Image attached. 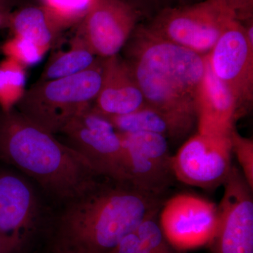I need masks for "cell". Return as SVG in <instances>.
I'll list each match as a JSON object with an SVG mask.
<instances>
[{
	"label": "cell",
	"instance_id": "19",
	"mask_svg": "<svg viewBox=\"0 0 253 253\" xmlns=\"http://www.w3.org/2000/svg\"><path fill=\"white\" fill-rule=\"evenodd\" d=\"M26 81L25 66L6 57L0 62V110L14 109L22 97Z\"/></svg>",
	"mask_w": 253,
	"mask_h": 253
},
{
	"label": "cell",
	"instance_id": "21",
	"mask_svg": "<svg viewBox=\"0 0 253 253\" xmlns=\"http://www.w3.org/2000/svg\"><path fill=\"white\" fill-rule=\"evenodd\" d=\"M96 0H41L42 5L70 27L80 23Z\"/></svg>",
	"mask_w": 253,
	"mask_h": 253
},
{
	"label": "cell",
	"instance_id": "17",
	"mask_svg": "<svg viewBox=\"0 0 253 253\" xmlns=\"http://www.w3.org/2000/svg\"><path fill=\"white\" fill-rule=\"evenodd\" d=\"M67 28L66 23L41 5L13 12L9 29L13 36L27 41L45 54Z\"/></svg>",
	"mask_w": 253,
	"mask_h": 253
},
{
	"label": "cell",
	"instance_id": "4",
	"mask_svg": "<svg viewBox=\"0 0 253 253\" xmlns=\"http://www.w3.org/2000/svg\"><path fill=\"white\" fill-rule=\"evenodd\" d=\"M105 59L98 57L83 72L36 82L26 89L15 109L53 134H59L79 113L92 106L104 77Z\"/></svg>",
	"mask_w": 253,
	"mask_h": 253
},
{
	"label": "cell",
	"instance_id": "5",
	"mask_svg": "<svg viewBox=\"0 0 253 253\" xmlns=\"http://www.w3.org/2000/svg\"><path fill=\"white\" fill-rule=\"evenodd\" d=\"M22 174L0 169V238L5 253H28L46 236L53 214Z\"/></svg>",
	"mask_w": 253,
	"mask_h": 253
},
{
	"label": "cell",
	"instance_id": "29",
	"mask_svg": "<svg viewBox=\"0 0 253 253\" xmlns=\"http://www.w3.org/2000/svg\"><path fill=\"white\" fill-rule=\"evenodd\" d=\"M0 54H1V43H0Z\"/></svg>",
	"mask_w": 253,
	"mask_h": 253
},
{
	"label": "cell",
	"instance_id": "13",
	"mask_svg": "<svg viewBox=\"0 0 253 253\" xmlns=\"http://www.w3.org/2000/svg\"><path fill=\"white\" fill-rule=\"evenodd\" d=\"M139 15L123 0H96L81 21L76 36L98 57L118 55L135 30Z\"/></svg>",
	"mask_w": 253,
	"mask_h": 253
},
{
	"label": "cell",
	"instance_id": "12",
	"mask_svg": "<svg viewBox=\"0 0 253 253\" xmlns=\"http://www.w3.org/2000/svg\"><path fill=\"white\" fill-rule=\"evenodd\" d=\"M207 55L213 73L234 95L239 117L253 100V47L241 21L231 20Z\"/></svg>",
	"mask_w": 253,
	"mask_h": 253
},
{
	"label": "cell",
	"instance_id": "2",
	"mask_svg": "<svg viewBox=\"0 0 253 253\" xmlns=\"http://www.w3.org/2000/svg\"><path fill=\"white\" fill-rule=\"evenodd\" d=\"M0 161L36 183L60 206L102 179L86 158L17 109L0 110Z\"/></svg>",
	"mask_w": 253,
	"mask_h": 253
},
{
	"label": "cell",
	"instance_id": "6",
	"mask_svg": "<svg viewBox=\"0 0 253 253\" xmlns=\"http://www.w3.org/2000/svg\"><path fill=\"white\" fill-rule=\"evenodd\" d=\"M234 18L230 10L217 0H205L164 9L146 26L168 41L206 55Z\"/></svg>",
	"mask_w": 253,
	"mask_h": 253
},
{
	"label": "cell",
	"instance_id": "27",
	"mask_svg": "<svg viewBox=\"0 0 253 253\" xmlns=\"http://www.w3.org/2000/svg\"><path fill=\"white\" fill-rule=\"evenodd\" d=\"M15 0H0V4L7 5L13 7Z\"/></svg>",
	"mask_w": 253,
	"mask_h": 253
},
{
	"label": "cell",
	"instance_id": "1",
	"mask_svg": "<svg viewBox=\"0 0 253 253\" xmlns=\"http://www.w3.org/2000/svg\"><path fill=\"white\" fill-rule=\"evenodd\" d=\"M166 199L130 181L102 178L53 213L46 234L49 253H109Z\"/></svg>",
	"mask_w": 253,
	"mask_h": 253
},
{
	"label": "cell",
	"instance_id": "8",
	"mask_svg": "<svg viewBox=\"0 0 253 253\" xmlns=\"http://www.w3.org/2000/svg\"><path fill=\"white\" fill-rule=\"evenodd\" d=\"M222 186L217 230L208 247L212 253H253V189L235 165Z\"/></svg>",
	"mask_w": 253,
	"mask_h": 253
},
{
	"label": "cell",
	"instance_id": "11",
	"mask_svg": "<svg viewBox=\"0 0 253 253\" xmlns=\"http://www.w3.org/2000/svg\"><path fill=\"white\" fill-rule=\"evenodd\" d=\"M121 135L127 180L146 192L167 196L176 181L168 139L145 131Z\"/></svg>",
	"mask_w": 253,
	"mask_h": 253
},
{
	"label": "cell",
	"instance_id": "20",
	"mask_svg": "<svg viewBox=\"0 0 253 253\" xmlns=\"http://www.w3.org/2000/svg\"><path fill=\"white\" fill-rule=\"evenodd\" d=\"M158 214L159 212L156 213L141 222L134 230L136 236L154 253H185L169 242L160 224Z\"/></svg>",
	"mask_w": 253,
	"mask_h": 253
},
{
	"label": "cell",
	"instance_id": "18",
	"mask_svg": "<svg viewBox=\"0 0 253 253\" xmlns=\"http://www.w3.org/2000/svg\"><path fill=\"white\" fill-rule=\"evenodd\" d=\"M97 58L86 43L76 36L69 49L58 51L51 56L37 82L53 81L78 74L91 67Z\"/></svg>",
	"mask_w": 253,
	"mask_h": 253
},
{
	"label": "cell",
	"instance_id": "14",
	"mask_svg": "<svg viewBox=\"0 0 253 253\" xmlns=\"http://www.w3.org/2000/svg\"><path fill=\"white\" fill-rule=\"evenodd\" d=\"M198 132L206 135L229 136L239 118L234 95L213 73L207 55L206 72L196 96Z\"/></svg>",
	"mask_w": 253,
	"mask_h": 253
},
{
	"label": "cell",
	"instance_id": "9",
	"mask_svg": "<svg viewBox=\"0 0 253 253\" xmlns=\"http://www.w3.org/2000/svg\"><path fill=\"white\" fill-rule=\"evenodd\" d=\"M230 136L198 132L172 156L176 180L206 190L223 185L232 168Z\"/></svg>",
	"mask_w": 253,
	"mask_h": 253
},
{
	"label": "cell",
	"instance_id": "22",
	"mask_svg": "<svg viewBox=\"0 0 253 253\" xmlns=\"http://www.w3.org/2000/svg\"><path fill=\"white\" fill-rule=\"evenodd\" d=\"M230 141L231 152L236 156L245 179L253 189V139L241 136L234 129L230 134Z\"/></svg>",
	"mask_w": 253,
	"mask_h": 253
},
{
	"label": "cell",
	"instance_id": "26",
	"mask_svg": "<svg viewBox=\"0 0 253 253\" xmlns=\"http://www.w3.org/2000/svg\"><path fill=\"white\" fill-rule=\"evenodd\" d=\"M12 15L11 6L0 4V30L9 28Z\"/></svg>",
	"mask_w": 253,
	"mask_h": 253
},
{
	"label": "cell",
	"instance_id": "10",
	"mask_svg": "<svg viewBox=\"0 0 253 253\" xmlns=\"http://www.w3.org/2000/svg\"><path fill=\"white\" fill-rule=\"evenodd\" d=\"M158 217L169 242L186 252L211 244L217 230L218 208L201 196L179 194L167 198Z\"/></svg>",
	"mask_w": 253,
	"mask_h": 253
},
{
	"label": "cell",
	"instance_id": "16",
	"mask_svg": "<svg viewBox=\"0 0 253 253\" xmlns=\"http://www.w3.org/2000/svg\"><path fill=\"white\" fill-rule=\"evenodd\" d=\"M106 118L120 134L145 131L161 134L168 140H181L196 124V118L166 112L147 104L129 114Z\"/></svg>",
	"mask_w": 253,
	"mask_h": 253
},
{
	"label": "cell",
	"instance_id": "3",
	"mask_svg": "<svg viewBox=\"0 0 253 253\" xmlns=\"http://www.w3.org/2000/svg\"><path fill=\"white\" fill-rule=\"evenodd\" d=\"M124 49L125 60L148 106L196 118V96L207 54L168 41L147 26L136 28Z\"/></svg>",
	"mask_w": 253,
	"mask_h": 253
},
{
	"label": "cell",
	"instance_id": "28",
	"mask_svg": "<svg viewBox=\"0 0 253 253\" xmlns=\"http://www.w3.org/2000/svg\"><path fill=\"white\" fill-rule=\"evenodd\" d=\"M0 253H5L4 245H3L2 241H1V238H0Z\"/></svg>",
	"mask_w": 253,
	"mask_h": 253
},
{
	"label": "cell",
	"instance_id": "25",
	"mask_svg": "<svg viewBox=\"0 0 253 253\" xmlns=\"http://www.w3.org/2000/svg\"><path fill=\"white\" fill-rule=\"evenodd\" d=\"M230 10L239 21L252 18L253 0H217Z\"/></svg>",
	"mask_w": 253,
	"mask_h": 253
},
{
	"label": "cell",
	"instance_id": "23",
	"mask_svg": "<svg viewBox=\"0 0 253 253\" xmlns=\"http://www.w3.org/2000/svg\"><path fill=\"white\" fill-rule=\"evenodd\" d=\"M1 54L25 67L38 62L44 54L31 43L14 36L1 44Z\"/></svg>",
	"mask_w": 253,
	"mask_h": 253
},
{
	"label": "cell",
	"instance_id": "7",
	"mask_svg": "<svg viewBox=\"0 0 253 253\" xmlns=\"http://www.w3.org/2000/svg\"><path fill=\"white\" fill-rule=\"evenodd\" d=\"M61 134L68 146L89 163L100 176L116 181H128L121 134L112 123L93 108L73 118Z\"/></svg>",
	"mask_w": 253,
	"mask_h": 253
},
{
	"label": "cell",
	"instance_id": "24",
	"mask_svg": "<svg viewBox=\"0 0 253 253\" xmlns=\"http://www.w3.org/2000/svg\"><path fill=\"white\" fill-rule=\"evenodd\" d=\"M109 253H154L139 240L134 231L126 235Z\"/></svg>",
	"mask_w": 253,
	"mask_h": 253
},
{
	"label": "cell",
	"instance_id": "15",
	"mask_svg": "<svg viewBox=\"0 0 253 253\" xmlns=\"http://www.w3.org/2000/svg\"><path fill=\"white\" fill-rule=\"evenodd\" d=\"M144 95L125 59H105L101 89L91 107L106 117L124 116L146 106Z\"/></svg>",
	"mask_w": 253,
	"mask_h": 253
}]
</instances>
